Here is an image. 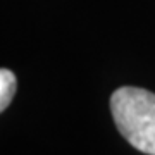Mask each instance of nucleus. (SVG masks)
<instances>
[{
	"label": "nucleus",
	"mask_w": 155,
	"mask_h": 155,
	"mask_svg": "<svg viewBox=\"0 0 155 155\" xmlns=\"http://www.w3.org/2000/svg\"><path fill=\"white\" fill-rule=\"evenodd\" d=\"M16 76L9 69H0V112H4L16 95Z\"/></svg>",
	"instance_id": "2"
},
{
	"label": "nucleus",
	"mask_w": 155,
	"mask_h": 155,
	"mask_svg": "<svg viewBox=\"0 0 155 155\" xmlns=\"http://www.w3.org/2000/svg\"><path fill=\"white\" fill-rule=\"evenodd\" d=\"M110 110L127 143L147 155H155V95L143 88L122 86L112 93Z\"/></svg>",
	"instance_id": "1"
}]
</instances>
